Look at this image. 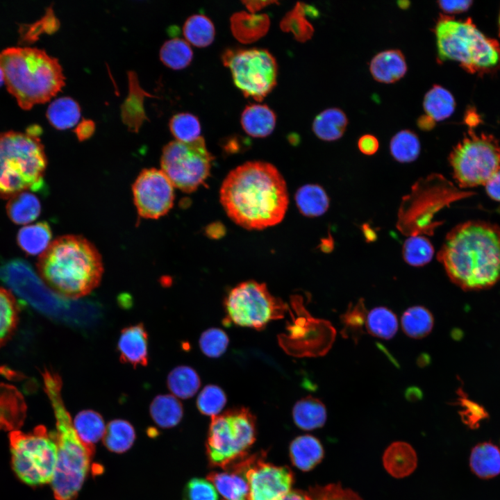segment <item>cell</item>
Masks as SVG:
<instances>
[{"instance_id": "13", "label": "cell", "mask_w": 500, "mask_h": 500, "mask_svg": "<svg viewBox=\"0 0 500 500\" xmlns=\"http://www.w3.org/2000/svg\"><path fill=\"white\" fill-rule=\"evenodd\" d=\"M222 60L229 67L235 85L246 97L261 101L276 83V62L267 50L228 49Z\"/></svg>"}, {"instance_id": "57", "label": "cell", "mask_w": 500, "mask_h": 500, "mask_svg": "<svg viewBox=\"0 0 500 500\" xmlns=\"http://www.w3.org/2000/svg\"><path fill=\"white\" fill-rule=\"evenodd\" d=\"M435 122L427 116H422L417 121V124L421 129L430 130L433 128Z\"/></svg>"}, {"instance_id": "31", "label": "cell", "mask_w": 500, "mask_h": 500, "mask_svg": "<svg viewBox=\"0 0 500 500\" xmlns=\"http://www.w3.org/2000/svg\"><path fill=\"white\" fill-rule=\"evenodd\" d=\"M81 117L78 103L69 97L53 101L47 110V117L55 128L64 130L76 124Z\"/></svg>"}, {"instance_id": "1", "label": "cell", "mask_w": 500, "mask_h": 500, "mask_svg": "<svg viewBox=\"0 0 500 500\" xmlns=\"http://www.w3.org/2000/svg\"><path fill=\"white\" fill-rule=\"evenodd\" d=\"M219 200L228 217L248 230L278 224L289 203L282 174L263 161L247 162L231 171L222 182Z\"/></svg>"}, {"instance_id": "50", "label": "cell", "mask_w": 500, "mask_h": 500, "mask_svg": "<svg viewBox=\"0 0 500 500\" xmlns=\"http://www.w3.org/2000/svg\"><path fill=\"white\" fill-rule=\"evenodd\" d=\"M440 8L447 13H459L467 10L472 3L469 0L439 1Z\"/></svg>"}, {"instance_id": "8", "label": "cell", "mask_w": 500, "mask_h": 500, "mask_svg": "<svg viewBox=\"0 0 500 500\" xmlns=\"http://www.w3.org/2000/svg\"><path fill=\"white\" fill-rule=\"evenodd\" d=\"M256 418L244 407L211 417L206 452L210 464L225 469L247 456L256 440Z\"/></svg>"}, {"instance_id": "11", "label": "cell", "mask_w": 500, "mask_h": 500, "mask_svg": "<svg viewBox=\"0 0 500 500\" xmlns=\"http://www.w3.org/2000/svg\"><path fill=\"white\" fill-rule=\"evenodd\" d=\"M449 163L460 187L485 185L500 169V142L491 135L469 131L451 152Z\"/></svg>"}, {"instance_id": "51", "label": "cell", "mask_w": 500, "mask_h": 500, "mask_svg": "<svg viewBox=\"0 0 500 500\" xmlns=\"http://www.w3.org/2000/svg\"><path fill=\"white\" fill-rule=\"evenodd\" d=\"M358 147L361 153L367 156L374 154L378 149V139L370 134L362 135L358 142Z\"/></svg>"}, {"instance_id": "26", "label": "cell", "mask_w": 500, "mask_h": 500, "mask_svg": "<svg viewBox=\"0 0 500 500\" xmlns=\"http://www.w3.org/2000/svg\"><path fill=\"white\" fill-rule=\"evenodd\" d=\"M150 415L162 428H172L182 419L183 408L180 401L172 394H159L151 401Z\"/></svg>"}, {"instance_id": "39", "label": "cell", "mask_w": 500, "mask_h": 500, "mask_svg": "<svg viewBox=\"0 0 500 500\" xmlns=\"http://www.w3.org/2000/svg\"><path fill=\"white\" fill-rule=\"evenodd\" d=\"M420 142L417 135L409 130H403L395 134L390 142L392 156L399 162L415 161L420 153Z\"/></svg>"}, {"instance_id": "17", "label": "cell", "mask_w": 500, "mask_h": 500, "mask_svg": "<svg viewBox=\"0 0 500 500\" xmlns=\"http://www.w3.org/2000/svg\"><path fill=\"white\" fill-rule=\"evenodd\" d=\"M119 360L133 367L147 366L149 361L148 333L142 323L121 331L117 346Z\"/></svg>"}, {"instance_id": "5", "label": "cell", "mask_w": 500, "mask_h": 500, "mask_svg": "<svg viewBox=\"0 0 500 500\" xmlns=\"http://www.w3.org/2000/svg\"><path fill=\"white\" fill-rule=\"evenodd\" d=\"M44 378L56 420L57 462L51 488L56 500H74L88 474L94 446L84 442L75 431L60 397V378L49 372Z\"/></svg>"}, {"instance_id": "22", "label": "cell", "mask_w": 500, "mask_h": 500, "mask_svg": "<svg viewBox=\"0 0 500 500\" xmlns=\"http://www.w3.org/2000/svg\"><path fill=\"white\" fill-rule=\"evenodd\" d=\"M290 456L295 467L308 472L321 462L324 456V449L316 438L305 435L297 437L291 442Z\"/></svg>"}, {"instance_id": "38", "label": "cell", "mask_w": 500, "mask_h": 500, "mask_svg": "<svg viewBox=\"0 0 500 500\" xmlns=\"http://www.w3.org/2000/svg\"><path fill=\"white\" fill-rule=\"evenodd\" d=\"M183 31L187 42L199 47L210 44L215 33L211 20L201 14L189 17L185 22Z\"/></svg>"}, {"instance_id": "10", "label": "cell", "mask_w": 500, "mask_h": 500, "mask_svg": "<svg viewBox=\"0 0 500 500\" xmlns=\"http://www.w3.org/2000/svg\"><path fill=\"white\" fill-rule=\"evenodd\" d=\"M224 324L262 330L272 320L284 317L288 308L274 297L265 283L249 280L232 288L225 298Z\"/></svg>"}, {"instance_id": "54", "label": "cell", "mask_w": 500, "mask_h": 500, "mask_svg": "<svg viewBox=\"0 0 500 500\" xmlns=\"http://www.w3.org/2000/svg\"><path fill=\"white\" fill-rule=\"evenodd\" d=\"M280 500H312L308 492L295 490H290Z\"/></svg>"}, {"instance_id": "37", "label": "cell", "mask_w": 500, "mask_h": 500, "mask_svg": "<svg viewBox=\"0 0 500 500\" xmlns=\"http://www.w3.org/2000/svg\"><path fill=\"white\" fill-rule=\"evenodd\" d=\"M366 328L371 335L381 338L391 339L398 329V320L395 314L385 307H376L367 315Z\"/></svg>"}, {"instance_id": "28", "label": "cell", "mask_w": 500, "mask_h": 500, "mask_svg": "<svg viewBox=\"0 0 500 500\" xmlns=\"http://www.w3.org/2000/svg\"><path fill=\"white\" fill-rule=\"evenodd\" d=\"M347 123V117L342 110L328 108L316 116L312 123V130L319 139L334 141L343 135Z\"/></svg>"}, {"instance_id": "44", "label": "cell", "mask_w": 500, "mask_h": 500, "mask_svg": "<svg viewBox=\"0 0 500 500\" xmlns=\"http://www.w3.org/2000/svg\"><path fill=\"white\" fill-rule=\"evenodd\" d=\"M169 128L178 141L190 142L200 137V122L190 113L180 112L174 115L169 121Z\"/></svg>"}, {"instance_id": "21", "label": "cell", "mask_w": 500, "mask_h": 500, "mask_svg": "<svg viewBox=\"0 0 500 500\" xmlns=\"http://www.w3.org/2000/svg\"><path fill=\"white\" fill-rule=\"evenodd\" d=\"M383 460L385 469L395 478L410 474L417 462L414 449L403 442H396L390 445L384 453Z\"/></svg>"}, {"instance_id": "42", "label": "cell", "mask_w": 500, "mask_h": 500, "mask_svg": "<svg viewBox=\"0 0 500 500\" xmlns=\"http://www.w3.org/2000/svg\"><path fill=\"white\" fill-rule=\"evenodd\" d=\"M301 3H297L295 7L283 18L281 23V28L285 31L292 32L294 38L305 42L312 37L313 27L306 19V14L310 9Z\"/></svg>"}, {"instance_id": "2", "label": "cell", "mask_w": 500, "mask_h": 500, "mask_svg": "<svg viewBox=\"0 0 500 500\" xmlns=\"http://www.w3.org/2000/svg\"><path fill=\"white\" fill-rule=\"evenodd\" d=\"M437 257L460 288H490L500 279V228L478 220L460 224L447 235Z\"/></svg>"}, {"instance_id": "43", "label": "cell", "mask_w": 500, "mask_h": 500, "mask_svg": "<svg viewBox=\"0 0 500 500\" xmlns=\"http://www.w3.org/2000/svg\"><path fill=\"white\" fill-rule=\"evenodd\" d=\"M18 310L12 294L0 287V346L11 336L16 328Z\"/></svg>"}, {"instance_id": "27", "label": "cell", "mask_w": 500, "mask_h": 500, "mask_svg": "<svg viewBox=\"0 0 500 500\" xmlns=\"http://www.w3.org/2000/svg\"><path fill=\"white\" fill-rule=\"evenodd\" d=\"M295 201L300 212L308 217L324 215L329 207V198L322 187L306 184L298 189Z\"/></svg>"}, {"instance_id": "25", "label": "cell", "mask_w": 500, "mask_h": 500, "mask_svg": "<svg viewBox=\"0 0 500 500\" xmlns=\"http://www.w3.org/2000/svg\"><path fill=\"white\" fill-rule=\"evenodd\" d=\"M295 424L303 430L310 431L324 426L326 420L324 404L313 397H306L299 400L292 409Z\"/></svg>"}, {"instance_id": "7", "label": "cell", "mask_w": 500, "mask_h": 500, "mask_svg": "<svg viewBox=\"0 0 500 500\" xmlns=\"http://www.w3.org/2000/svg\"><path fill=\"white\" fill-rule=\"evenodd\" d=\"M438 58L453 60L470 73L488 72L500 65V45L486 37L470 19L441 15L435 27Z\"/></svg>"}, {"instance_id": "23", "label": "cell", "mask_w": 500, "mask_h": 500, "mask_svg": "<svg viewBox=\"0 0 500 500\" xmlns=\"http://www.w3.org/2000/svg\"><path fill=\"white\" fill-rule=\"evenodd\" d=\"M469 466L472 472L481 478H490L499 475L500 449L489 442L478 444L471 451Z\"/></svg>"}, {"instance_id": "34", "label": "cell", "mask_w": 500, "mask_h": 500, "mask_svg": "<svg viewBox=\"0 0 500 500\" xmlns=\"http://www.w3.org/2000/svg\"><path fill=\"white\" fill-rule=\"evenodd\" d=\"M135 440V431L131 423L124 419L110 421L103 438L105 447L109 451L122 453L128 451Z\"/></svg>"}, {"instance_id": "53", "label": "cell", "mask_w": 500, "mask_h": 500, "mask_svg": "<svg viewBox=\"0 0 500 500\" xmlns=\"http://www.w3.org/2000/svg\"><path fill=\"white\" fill-rule=\"evenodd\" d=\"M94 131V123L89 119L81 122L75 129V133L80 140L90 138Z\"/></svg>"}, {"instance_id": "52", "label": "cell", "mask_w": 500, "mask_h": 500, "mask_svg": "<svg viewBox=\"0 0 500 500\" xmlns=\"http://www.w3.org/2000/svg\"><path fill=\"white\" fill-rule=\"evenodd\" d=\"M488 196L500 201V169H499L484 185Z\"/></svg>"}, {"instance_id": "35", "label": "cell", "mask_w": 500, "mask_h": 500, "mask_svg": "<svg viewBox=\"0 0 500 500\" xmlns=\"http://www.w3.org/2000/svg\"><path fill=\"white\" fill-rule=\"evenodd\" d=\"M73 426L79 438L93 446L103 439L106 428L102 416L92 410L79 412L74 417Z\"/></svg>"}, {"instance_id": "48", "label": "cell", "mask_w": 500, "mask_h": 500, "mask_svg": "<svg viewBox=\"0 0 500 500\" xmlns=\"http://www.w3.org/2000/svg\"><path fill=\"white\" fill-rule=\"evenodd\" d=\"M183 500H218L215 487L208 480L194 478L183 490Z\"/></svg>"}, {"instance_id": "24", "label": "cell", "mask_w": 500, "mask_h": 500, "mask_svg": "<svg viewBox=\"0 0 500 500\" xmlns=\"http://www.w3.org/2000/svg\"><path fill=\"white\" fill-rule=\"evenodd\" d=\"M241 124L244 131L251 136L264 138L273 131L276 115L266 105H250L242 113Z\"/></svg>"}, {"instance_id": "41", "label": "cell", "mask_w": 500, "mask_h": 500, "mask_svg": "<svg viewBox=\"0 0 500 500\" xmlns=\"http://www.w3.org/2000/svg\"><path fill=\"white\" fill-rule=\"evenodd\" d=\"M402 254L408 265L422 267L432 260L434 248L426 237L422 235H412L405 240Z\"/></svg>"}, {"instance_id": "12", "label": "cell", "mask_w": 500, "mask_h": 500, "mask_svg": "<svg viewBox=\"0 0 500 500\" xmlns=\"http://www.w3.org/2000/svg\"><path fill=\"white\" fill-rule=\"evenodd\" d=\"M212 160L201 136L190 142L176 140L162 149L161 170L174 187L192 192L208 178Z\"/></svg>"}, {"instance_id": "49", "label": "cell", "mask_w": 500, "mask_h": 500, "mask_svg": "<svg viewBox=\"0 0 500 500\" xmlns=\"http://www.w3.org/2000/svg\"><path fill=\"white\" fill-rule=\"evenodd\" d=\"M363 304L362 302H359L352 310H349L344 315V322L347 325L352 327V329L358 328L362 327L364 322V312H363Z\"/></svg>"}, {"instance_id": "46", "label": "cell", "mask_w": 500, "mask_h": 500, "mask_svg": "<svg viewBox=\"0 0 500 500\" xmlns=\"http://www.w3.org/2000/svg\"><path fill=\"white\" fill-rule=\"evenodd\" d=\"M199 344L204 355L210 358H218L226 351L229 339L223 330L210 328L201 333Z\"/></svg>"}, {"instance_id": "15", "label": "cell", "mask_w": 500, "mask_h": 500, "mask_svg": "<svg viewBox=\"0 0 500 500\" xmlns=\"http://www.w3.org/2000/svg\"><path fill=\"white\" fill-rule=\"evenodd\" d=\"M263 455L246 458L245 475L251 500H280L290 491L294 476L288 467L265 462Z\"/></svg>"}, {"instance_id": "40", "label": "cell", "mask_w": 500, "mask_h": 500, "mask_svg": "<svg viewBox=\"0 0 500 500\" xmlns=\"http://www.w3.org/2000/svg\"><path fill=\"white\" fill-rule=\"evenodd\" d=\"M192 56V50L189 43L179 38L167 40L160 50L161 61L166 66L174 69L187 67L190 63Z\"/></svg>"}, {"instance_id": "59", "label": "cell", "mask_w": 500, "mask_h": 500, "mask_svg": "<svg viewBox=\"0 0 500 500\" xmlns=\"http://www.w3.org/2000/svg\"><path fill=\"white\" fill-rule=\"evenodd\" d=\"M499 33H500V14H499Z\"/></svg>"}, {"instance_id": "55", "label": "cell", "mask_w": 500, "mask_h": 500, "mask_svg": "<svg viewBox=\"0 0 500 500\" xmlns=\"http://www.w3.org/2000/svg\"><path fill=\"white\" fill-rule=\"evenodd\" d=\"M243 3L245 4L249 12L255 13L267 6L268 4L276 2L273 1H244Z\"/></svg>"}, {"instance_id": "20", "label": "cell", "mask_w": 500, "mask_h": 500, "mask_svg": "<svg viewBox=\"0 0 500 500\" xmlns=\"http://www.w3.org/2000/svg\"><path fill=\"white\" fill-rule=\"evenodd\" d=\"M269 26L266 14L235 12L231 18V27L234 36L241 42L249 43L263 36Z\"/></svg>"}, {"instance_id": "16", "label": "cell", "mask_w": 500, "mask_h": 500, "mask_svg": "<svg viewBox=\"0 0 500 500\" xmlns=\"http://www.w3.org/2000/svg\"><path fill=\"white\" fill-rule=\"evenodd\" d=\"M0 281L35 308L53 312V296L25 260L15 258L1 265Z\"/></svg>"}, {"instance_id": "32", "label": "cell", "mask_w": 500, "mask_h": 500, "mask_svg": "<svg viewBox=\"0 0 500 500\" xmlns=\"http://www.w3.org/2000/svg\"><path fill=\"white\" fill-rule=\"evenodd\" d=\"M423 107L426 115L438 122L452 115L456 102L449 91L440 85H434L425 94Z\"/></svg>"}, {"instance_id": "14", "label": "cell", "mask_w": 500, "mask_h": 500, "mask_svg": "<svg viewBox=\"0 0 500 500\" xmlns=\"http://www.w3.org/2000/svg\"><path fill=\"white\" fill-rule=\"evenodd\" d=\"M132 190L134 203L141 217L158 219L173 207L174 186L161 169H143L135 179Z\"/></svg>"}, {"instance_id": "19", "label": "cell", "mask_w": 500, "mask_h": 500, "mask_svg": "<svg viewBox=\"0 0 500 500\" xmlns=\"http://www.w3.org/2000/svg\"><path fill=\"white\" fill-rule=\"evenodd\" d=\"M369 71L376 81L392 83L406 74L407 65L401 51L390 49L378 53L372 59Z\"/></svg>"}, {"instance_id": "3", "label": "cell", "mask_w": 500, "mask_h": 500, "mask_svg": "<svg viewBox=\"0 0 500 500\" xmlns=\"http://www.w3.org/2000/svg\"><path fill=\"white\" fill-rule=\"evenodd\" d=\"M38 269L41 278L53 292L74 299L95 289L103 273L97 249L76 235H63L51 242L40 255Z\"/></svg>"}, {"instance_id": "47", "label": "cell", "mask_w": 500, "mask_h": 500, "mask_svg": "<svg viewBox=\"0 0 500 500\" xmlns=\"http://www.w3.org/2000/svg\"><path fill=\"white\" fill-rule=\"evenodd\" d=\"M308 492L312 500H362L351 490L344 489L339 483L316 485L311 488Z\"/></svg>"}, {"instance_id": "9", "label": "cell", "mask_w": 500, "mask_h": 500, "mask_svg": "<svg viewBox=\"0 0 500 500\" xmlns=\"http://www.w3.org/2000/svg\"><path fill=\"white\" fill-rule=\"evenodd\" d=\"M12 469L24 483L35 486L51 483L57 462L54 435L40 425L25 433L9 434Z\"/></svg>"}, {"instance_id": "18", "label": "cell", "mask_w": 500, "mask_h": 500, "mask_svg": "<svg viewBox=\"0 0 500 500\" xmlns=\"http://www.w3.org/2000/svg\"><path fill=\"white\" fill-rule=\"evenodd\" d=\"M245 458L231 464L223 472H211L207 480L212 482L226 500H251L249 485L245 475Z\"/></svg>"}, {"instance_id": "56", "label": "cell", "mask_w": 500, "mask_h": 500, "mask_svg": "<svg viewBox=\"0 0 500 500\" xmlns=\"http://www.w3.org/2000/svg\"><path fill=\"white\" fill-rule=\"evenodd\" d=\"M224 228L221 224L215 223L210 224L209 227L207 228L206 233L211 238H218L222 237L223 233H224Z\"/></svg>"}, {"instance_id": "36", "label": "cell", "mask_w": 500, "mask_h": 500, "mask_svg": "<svg viewBox=\"0 0 500 500\" xmlns=\"http://www.w3.org/2000/svg\"><path fill=\"white\" fill-rule=\"evenodd\" d=\"M401 326L403 332L410 338L421 339L431 333L433 326V317L423 306L410 307L402 315Z\"/></svg>"}, {"instance_id": "30", "label": "cell", "mask_w": 500, "mask_h": 500, "mask_svg": "<svg viewBox=\"0 0 500 500\" xmlns=\"http://www.w3.org/2000/svg\"><path fill=\"white\" fill-rule=\"evenodd\" d=\"M6 212L12 222L26 224L38 218L41 212V205L35 195L25 191L10 198Z\"/></svg>"}, {"instance_id": "29", "label": "cell", "mask_w": 500, "mask_h": 500, "mask_svg": "<svg viewBox=\"0 0 500 500\" xmlns=\"http://www.w3.org/2000/svg\"><path fill=\"white\" fill-rule=\"evenodd\" d=\"M51 239L50 226L44 222L23 227L17 236V244L21 249L32 256L41 255L50 244Z\"/></svg>"}, {"instance_id": "33", "label": "cell", "mask_w": 500, "mask_h": 500, "mask_svg": "<svg viewBox=\"0 0 500 500\" xmlns=\"http://www.w3.org/2000/svg\"><path fill=\"white\" fill-rule=\"evenodd\" d=\"M167 385L174 396L186 399L197 393L201 385V380L193 368L181 365L176 367L169 372Z\"/></svg>"}, {"instance_id": "6", "label": "cell", "mask_w": 500, "mask_h": 500, "mask_svg": "<svg viewBox=\"0 0 500 500\" xmlns=\"http://www.w3.org/2000/svg\"><path fill=\"white\" fill-rule=\"evenodd\" d=\"M47 160L38 134L9 131L0 133V197H12L44 185Z\"/></svg>"}, {"instance_id": "4", "label": "cell", "mask_w": 500, "mask_h": 500, "mask_svg": "<svg viewBox=\"0 0 500 500\" xmlns=\"http://www.w3.org/2000/svg\"><path fill=\"white\" fill-rule=\"evenodd\" d=\"M0 69L8 92L24 110L48 101L65 85L58 59L35 47L3 49L0 52Z\"/></svg>"}, {"instance_id": "58", "label": "cell", "mask_w": 500, "mask_h": 500, "mask_svg": "<svg viewBox=\"0 0 500 500\" xmlns=\"http://www.w3.org/2000/svg\"><path fill=\"white\" fill-rule=\"evenodd\" d=\"M4 83V77L1 69H0V87Z\"/></svg>"}, {"instance_id": "45", "label": "cell", "mask_w": 500, "mask_h": 500, "mask_svg": "<svg viewBox=\"0 0 500 500\" xmlns=\"http://www.w3.org/2000/svg\"><path fill=\"white\" fill-rule=\"evenodd\" d=\"M224 390L216 385H207L197 399V406L201 413L208 416L219 415L226 403Z\"/></svg>"}]
</instances>
